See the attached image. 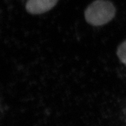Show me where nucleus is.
I'll use <instances>...</instances> for the list:
<instances>
[{
  "label": "nucleus",
  "mask_w": 126,
  "mask_h": 126,
  "mask_svg": "<svg viewBox=\"0 0 126 126\" xmlns=\"http://www.w3.org/2000/svg\"><path fill=\"white\" fill-rule=\"evenodd\" d=\"M116 8L108 0H96L89 5L85 11L86 21L94 26H100L109 22L116 15Z\"/></svg>",
  "instance_id": "f257e3e1"
},
{
  "label": "nucleus",
  "mask_w": 126,
  "mask_h": 126,
  "mask_svg": "<svg viewBox=\"0 0 126 126\" xmlns=\"http://www.w3.org/2000/svg\"><path fill=\"white\" fill-rule=\"evenodd\" d=\"M116 54L120 61L126 66V40L120 44L117 47Z\"/></svg>",
  "instance_id": "7ed1b4c3"
},
{
  "label": "nucleus",
  "mask_w": 126,
  "mask_h": 126,
  "mask_svg": "<svg viewBox=\"0 0 126 126\" xmlns=\"http://www.w3.org/2000/svg\"><path fill=\"white\" fill-rule=\"evenodd\" d=\"M58 0H28L26 4V11L31 14H43L56 5Z\"/></svg>",
  "instance_id": "f03ea898"
}]
</instances>
